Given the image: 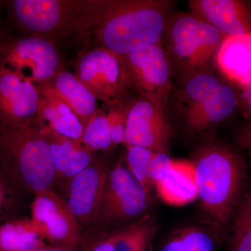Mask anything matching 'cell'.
<instances>
[{
  "label": "cell",
  "instance_id": "cell-1",
  "mask_svg": "<svg viewBox=\"0 0 251 251\" xmlns=\"http://www.w3.org/2000/svg\"><path fill=\"white\" fill-rule=\"evenodd\" d=\"M75 35L84 49L125 56L163 41L173 2L168 0H77Z\"/></svg>",
  "mask_w": 251,
  "mask_h": 251
},
{
  "label": "cell",
  "instance_id": "cell-2",
  "mask_svg": "<svg viewBox=\"0 0 251 251\" xmlns=\"http://www.w3.org/2000/svg\"><path fill=\"white\" fill-rule=\"evenodd\" d=\"M198 199L216 226H226L239 203L244 179V161L232 149L207 144L198 149L192 161Z\"/></svg>",
  "mask_w": 251,
  "mask_h": 251
},
{
  "label": "cell",
  "instance_id": "cell-3",
  "mask_svg": "<svg viewBox=\"0 0 251 251\" xmlns=\"http://www.w3.org/2000/svg\"><path fill=\"white\" fill-rule=\"evenodd\" d=\"M0 167L28 194L55 189L49 140L36 124L25 128L0 125Z\"/></svg>",
  "mask_w": 251,
  "mask_h": 251
},
{
  "label": "cell",
  "instance_id": "cell-4",
  "mask_svg": "<svg viewBox=\"0 0 251 251\" xmlns=\"http://www.w3.org/2000/svg\"><path fill=\"white\" fill-rule=\"evenodd\" d=\"M150 193L137 182L123 162H115L107 175L92 227L131 224L150 214Z\"/></svg>",
  "mask_w": 251,
  "mask_h": 251
},
{
  "label": "cell",
  "instance_id": "cell-5",
  "mask_svg": "<svg viewBox=\"0 0 251 251\" xmlns=\"http://www.w3.org/2000/svg\"><path fill=\"white\" fill-rule=\"evenodd\" d=\"M0 69L14 73L34 85L48 83L64 69L54 41L36 35L0 36Z\"/></svg>",
  "mask_w": 251,
  "mask_h": 251
},
{
  "label": "cell",
  "instance_id": "cell-6",
  "mask_svg": "<svg viewBox=\"0 0 251 251\" xmlns=\"http://www.w3.org/2000/svg\"><path fill=\"white\" fill-rule=\"evenodd\" d=\"M74 74L105 106L125 101L134 91L122 56L103 48L82 50Z\"/></svg>",
  "mask_w": 251,
  "mask_h": 251
},
{
  "label": "cell",
  "instance_id": "cell-7",
  "mask_svg": "<svg viewBox=\"0 0 251 251\" xmlns=\"http://www.w3.org/2000/svg\"><path fill=\"white\" fill-rule=\"evenodd\" d=\"M8 6L15 23L30 35L54 41L76 33L77 0H13Z\"/></svg>",
  "mask_w": 251,
  "mask_h": 251
},
{
  "label": "cell",
  "instance_id": "cell-8",
  "mask_svg": "<svg viewBox=\"0 0 251 251\" xmlns=\"http://www.w3.org/2000/svg\"><path fill=\"white\" fill-rule=\"evenodd\" d=\"M122 57L133 90L168 110L173 74L163 41Z\"/></svg>",
  "mask_w": 251,
  "mask_h": 251
},
{
  "label": "cell",
  "instance_id": "cell-9",
  "mask_svg": "<svg viewBox=\"0 0 251 251\" xmlns=\"http://www.w3.org/2000/svg\"><path fill=\"white\" fill-rule=\"evenodd\" d=\"M200 19L191 11L171 15L167 22L165 49L173 74H176L178 81L210 69L205 67L201 55Z\"/></svg>",
  "mask_w": 251,
  "mask_h": 251
},
{
  "label": "cell",
  "instance_id": "cell-10",
  "mask_svg": "<svg viewBox=\"0 0 251 251\" xmlns=\"http://www.w3.org/2000/svg\"><path fill=\"white\" fill-rule=\"evenodd\" d=\"M31 221L49 245L77 247L82 232L67 202L52 190L34 195Z\"/></svg>",
  "mask_w": 251,
  "mask_h": 251
},
{
  "label": "cell",
  "instance_id": "cell-11",
  "mask_svg": "<svg viewBox=\"0 0 251 251\" xmlns=\"http://www.w3.org/2000/svg\"><path fill=\"white\" fill-rule=\"evenodd\" d=\"M156 223L151 214L115 227H92L81 236L80 251H153Z\"/></svg>",
  "mask_w": 251,
  "mask_h": 251
},
{
  "label": "cell",
  "instance_id": "cell-12",
  "mask_svg": "<svg viewBox=\"0 0 251 251\" xmlns=\"http://www.w3.org/2000/svg\"><path fill=\"white\" fill-rule=\"evenodd\" d=\"M167 112L143 97L133 99L127 114L124 144L166 153L171 136Z\"/></svg>",
  "mask_w": 251,
  "mask_h": 251
},
{
  "label": "cell",
  "instance_id": "cell-13",
  "mask_svg": "<svg viewBox=\"0 0 251 251\" xmlns=\"http://www.w3.org/2000/svg\"><path fill=\"white\" fill-rule=\"evenodd\" d=\"M114 163L108 156L95 160L74 176L64 198L82 234L93 227L94 216L105 179Z\"/></svg>",
  "mask_w": 251,
  "mask_h": 251
},
{
  "label": "cell",
  "instance_id": "cell-14",
  "mask_svg": "<svg viewBox=\"0 0 251 251\" xmlns=\"http://www.w3.org/2000/svg\"><path fill=\"white\" fill-rule=\"evenodd\" d=\"M41 98L32 82L0 69V125L12 128L35 125Z\"/></svg>",
  "mask_w": 251,
  "mask_h": 251
},
{
  "label": "cell",
  "instance_id": "cell-15",
  "mask_svg": "<svg viewBox=\"0 0 251 251\" xmlns=\"http://www.w3.org/2000/svg\"><path fill=\"white\" fill-rule=\"evenodd\" d=\"M40 128L47 137L50 147L55 173L54 192L64 199L74 176L90 165L99 153L86 148L80 140L72 139Z\"/></svg>",
  "mask_w": 251,
  "mask_h": 251
},
{
  "label": "cell",
  "instance_id": "cell-16",
  "mask_svg": "<svg viewBox=\"0 0 251 251\" xmlns=\"http://www.w3.org/2000/svg\"><path fill=\"white\" fill-rule=\"evenodd\" d=\"M191 11L224 36L251 35V2L242 0H191Z\"/></svg>",
  "mask_w": 251,
  "mask_h": 251
},
{
  "label": "cell",
  "instance_id": "cell-17",
  "mask_svg": "<svg viewBox=\"0 0 251 251\" xmlns=\"http://www.w3.org/2000/svg\"><path fill=\"white\" fill-rule=\"evenodd\" d=\"M35 85L42 97L36 125L63 136L80 140L84 127L78 117L49 82Z\"/></svg>",
  "mask_w": 251,
  "mask_h": 251
},
{
  "label": "cell",
  "instance_id": "cell-18",
  "mask_svg": "<svg viewBox=\"0 0 251 251\" xmlns=\"http://www.w3.org/2000/svg\"><path fill=\"white\" fill-rule=\"evenodd\" d=\"M239 109L235 87L225 80L216 92L182 119L190 131L201 132L222 123Z\"/></svg>",
  "mask_w": 251,
  "mask_h": 251
},
{
  "label": "cell",
  "instance_id": "cell-19",
  "mask_svg": "<svg viewBox=\"0 0 251 251\" xmlns=\"http://www.w3.org/2000/svg\"><path fill=\"white\" fill-rule=\"evenodd\" d=\"M214 68L238 89L251 78V35L224 36L216 52Z\"/></svg>",
  "mask_w": 251,
  "mask_h": 251
},
{
  "label": "cell",
  "instance_id": "cell-20",
  "mask_svg": "<svg viewBox=\"0 0 251 251\" xmlns=\"http://www.w3.org/2000/svg\"><path fill=\"white\" fill-rule=\"evenodd\" d=\"M153 187L162 201L169 205L184 206L198 199L193 162L175 159L171 170Z\"/></svg>",
  "mask_w": 251,
  "mask_h": 251
},
{
  "label": "cell",
  "instance_id": "cell-21",
  "mask_svg": "<svg viewBox=\"0 0 251 251\" xmlns=\"http://www.w3.org/2000/svg\"><path fill=\"white\" fill-rule=\"evenodd\" d=\"M215 68L196 73L179 81L175 93V110L184 118L201 103L209 98L224 82Z\"/></svg>",
  "mask_w": 251,
  "mask_h": 251
},
{
  "label": "cell",
  "instance_id": "cell-22",
  "mask_svg": "<svg viewBox=\"0 0 251 251\" xmlns=\"http://www.w3.org/2000/svg\"><path fill=\"white\" fill-rule=\"evenodd\" d=\"M52 88L78 117L83 127L98 110V100L74 73L62 69L50 82Z\"/></svg>",
  "mask_w": 251,
  "mask_h": 251
},
{
  "label": "cell",
  "instance_id": "cell-23",
  "mask_svg": "<svg viewBox=\"0 0 251 251\" xmlns=\"http://www.w3.org/2000/svg\"><path fill=\"white\" fill-rule=\"evenodd\" d=\"M46 245L30 218L0 224V251H33Z\"/></svg>",
  "mask_w": 251,
  "mask_h": 251
},
{
  "label": "cell",
  "instance_id": "cell-24",
  "mask_svg": "<svg viewBox=\"0 0 251 251\" xmlns=\"http://www.w3.org/2000/svg\"><path fill=\"white\" fill-rule=\"evenodd\" d=\"M215 237L197 226L176 229L163 242L160 251H216Z\"/></svg>",
  "mask_w": 251,
  "mask_h": 251
},
{
  "label": "cell",
  "instance_id": "cell-25",
  "mask_svg": "<svg viewBox=\"0 0 251 251\" xmlns=\"http://www.w3.org/2000/svg\"><path fill=\"white\" fill-rule=\"evenodd\" d=\"M27 194L0 167V224L19 218Z\"/></svg>",
  "mask_w": 251,
  "mask_h": 251
},
{
  "label": "cell",
  "instance_id": "cell-26",
  "mask_svg": "<svg viewBox=\"0 0 251 251\" xmlns=\"http://www.w3.org/2000/svg\"><path fill=\"white\" fill-rule=\"evenodd\" d=\"M80 141L86 148L95 152H105L113 150L111 133L105 108H99L91 117L84 127Z\"/></svg>",
  "mask_w": 251,
  "mask_h": 251
},
{
  "label": "cell",
  "instance_id": "cell-27",
  "mask_svg": "<svg viewBox=\"0 0 251 251\" xmlns=\"http://www.w3.org/2000/svg\"><path fill=\"white\" fill-rule=\"evenodd\" d=\"M237 210L229 251H251V191L243 196Z\"/></svg>",
  "mask_w": 251,
  "mask_h": 251
},
{
  "label": "cell",
  "instance_id": "cell-28",
  "mask_svg": "<svg viewBox=\"0 0 251 251\" xmlns=\"http://www.w3.org/2000/svg\"><path fill=\"white\" fill-rule=\"evenodd\" d=\"M125 165L138 183L150 194L153 187L150 180V171L155 151L135 145H127Z\"/></svg>",
  "mask_w": 251,
  "mask_h": 251
},
{
  "label": "cell",
  "instance_id": "cell-29",
  "mask_svg": "<svg viewBox=\"0 0 251 251\" xmlns=\"http://www.w3.org/2000/svg\"><path fill=\"white\" fill-rule=\"evenodd\" d=\"M133 99H128L121 103L105 106L113 148L125 143L127 114Z\"/></svg>",
  "mask_w": 251,
  "mask_h": 251
},
{
  "label": "cell",
  "instance_id": "cell-30",
  "mask_svg": "<svg viewBox=\"0 0 251 251\" xmlns=\"http://www.w3.org/2000/svg\"><path fill=\"white\" fill-rule=\"evenodd\" d=\"M175 159L166 153L155 152L150 167V176L152 186L161 181L171 170Z\"/></svg>",
  "mask_w": 251,
  "mask_h": 251
},
{
  "label": "cell",
  "instance_id": "cell-31",
  "mask_svg": "<svg viewBox=\"0 0 251 251\" xmlns=\"http://www.w3.org/2000/svg\"><path fill=\"white\" fill-rule=\"evenodd\" d=\"M239 94V109L242 116L251 120V78L245 85L237 89Z\"/></svg>",
  "mask_w": 251,
  "mask_h": 251
},
{
  "label": "cell",
  "instance_id": "cell-32",
  "mask_svg": "<svg viewBox=\"0 0 251 251\" xmlns=\"http://www.w3.org/2000/svg\"><path fill=\"white\" fill-rule=\"evenodd\" d=\"M237 140L238 143L247 151L251 159V121L241 128Z\"/></svg>",
  "mask_w": 251,
  "mask_h": 251
},
{
  "label": "cell",
  "instance_id": "cell-33",
  "mask_svg": "<svg viewBox=\"0 0 251 251\" xmlns=\"http://www.w3.org/2000/svg\"><path fill=\"white\" fill-rule=\"evenodd\" d=\"M33 251H80L77 247H59V246L48 245L39 248Z\"/></svg>",
  "mask_w": 251,
  "mask_h": 251
}]
</instances>
